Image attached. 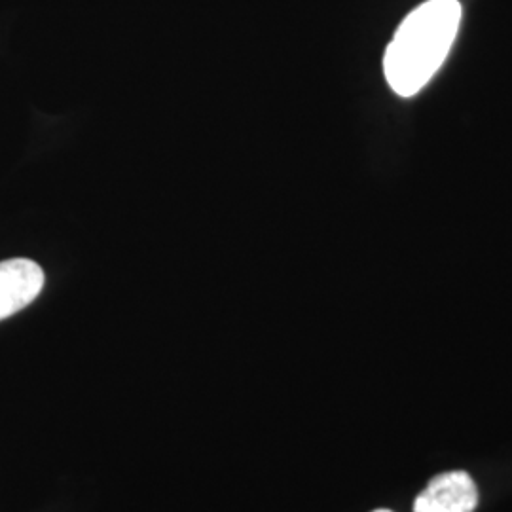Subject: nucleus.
I'll list each match as a JSON object with an SVG mask.
<instances>
[{
    "mask_svg": "<svg viewBox=\"0 0 512 512\" xmlns=\"http://www.w3.org/2000/svg\"><path fill=\"white\" fill-rule=\"evenodd\" d=\"M458 0H427L404 18L384 57V73L391 90L414 97L439 73L458 35Z\"/></svg>",
    "mask_w": 512,
    "mask_h": 512,
    "instance_id": "f257e3e1",
    "label": "nucleus"
},
{
    "mask_svg": "<svg viewBox=\"0 0 512 512\" xmlns=\"http://www.w3.org/2000/svg\"><path fill=\"white\" fill-rule=\"evenodd\" d=\"M44 287V272L29 258L0 262V321L27 308Z\"/></svg>",
    "mask_w": 512,
    "mask_h": 512,
    "instance_id": "f03ea898",
    "label": "nucleus"
},
{
    "mask_svg": "<svg viewBox=\"0 0 512 512\" xmlns=\"http://www.w3.org/2000/svg\"><path fill=\"white\" fill-rule=\"evenodd\" d=\"M478 505V492L471 475L454 471L437 476L418 495L414 512H473Z\"/></svg>",
    "mask_w": 512,
    "mask_h": 512,
    "instance_id": "7ed1b4c3",
    "label": "nucleus"
},
{
    "mask_svg": "<svg viewBox=\"0 0 512 512\" xmlns=\"http://www.w3.org/2000/svg\"><path fill=\"white\" fill-rule=\"evenodd\" d=\"M376 512H391V511H376Z\"/></svg>",
    "mask_w": 512,
    "mask_h": 512,
    "instance_id": "20e7f679",
    "label": "nucleus"
}]
</instances>
